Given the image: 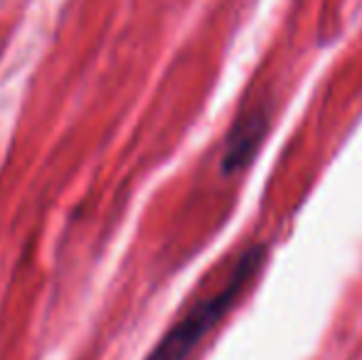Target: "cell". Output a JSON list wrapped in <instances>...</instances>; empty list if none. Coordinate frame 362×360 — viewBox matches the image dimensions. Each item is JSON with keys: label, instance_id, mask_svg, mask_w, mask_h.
<instances>
[{"label": "cell", "instance_id": "cell-1", "mask_svg": "<svg viewBox=\"0 0 362 360\" xmlns=\"http://www.w3.org/2000/svg\"><path fill=\"white\" fill-rule=\"evenodd\" d=\"M267 262V245H252L239 255L234 262L232 274L224 281L222 289H217L212 296H205L156 343L146 360H187L192 356L202 338L229 313V308L239 301L242 291L254 281V277Z\"/></svg>", "mask_w": 362, "mask_h": 360}, {"label": "cell", "instance_id": "cell-2", "mask_svg": "<svg viewBox=\"0 0 362 360\" xmlns=\"http://www.w3.org/2000/svg\"><path fill=\"white\" fill-rule=\"evenodd\" d=\"M267 131H269V114L264 106L239 116L234 121L232 131L227 134V141H224L222 173L234 175L247 168L254 156H257V151L262 149L264 139H267Z\"/></svg>", "mask_w": 362, "mask_h": 360}]
</instances>
